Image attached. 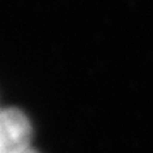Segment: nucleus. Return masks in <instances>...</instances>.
<instances>
[{
    "instance_id": "f257e3e1",
    "label": "nucleus",
    "mask_w": 153,
    "mask_h": 153,
    "mask_svg": "<svg viewBox=\"0 0 153 153\" xmlns=\"http://www.w3.org/2000/svg\"><path fill=\"white\" fill-rule=\"evenodd\" d=\"M33 126L22 111L0 109V153H26L31 150Z\"/></svg>"
},
{
    "instance_id": "f03ea898",
    "label": "nucleus",
    "mask_w": 153,
    "mask_h": 153,
    "mask_svg": "<svg viewBox=\"0 0 153 153\" xmlns=\"http://www.w3.org/2000/svg\"><path fill=\"white\" fill-rule=\"evenodd\" d=\"M26 153H38V152H34L33 148H31V150H29V152H26Z\"/></svg>"
}]
</instances>
